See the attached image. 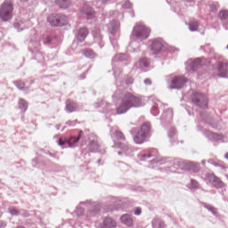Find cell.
Returning <instances> with one entry per match:
<instances>
[{
  "instance_id": "1",
  "label": "cell",
  "mask_w": 228,
  "mask_h": 228,
  "mask_svg": "<svg viewBox=\"0 0 228 228\" xmlns=\"http://www.w3.org/2000/svg\"><path fill=\"white\" fill-rule=\"evenodd\" d=\"M142 105L141 100L132 94H126L123 99L121 104L117 109L118 114L124 113L132 107H138Z\"/></svg>"
},
{
  "instance_id": "2",
  "label": "cell",
  "mask_w": 228,
  "mask_h": 228,
  "mask_svg": "<svg viewBox=\"0 0 228 228\" xmlns=\"http://www.w3.org/2000/svg\"><path fill=\"white\" fill-rule=\"evenodd\" d=\"M192 101L202 109H206L208 105V98L205 94L199 92H194L191 96Z\"/></svg>"
},
{
  "instance_id": "3",
  "label": "cell",
  "mask_w": 228,
  "mask_h": 228,
  "mask_svg": "<svg viewBox=\"0 0 228 228\" xmlns=\"http://www.w3.org/2000/svg\"><path fill=\"white\" fill-rule=\"evenodd\" d=\"M150 130L151 125L149 123H144L141 126L139 131L135 136V142L138 144L143 143L149 136Z\"/></svg>"
},
{
  "instance_id": "4",
  "label": "cell",
  "mask_w": 228,
  "mask_h": 228,
  "mask_svg": "<svg viewBox=\"0 0 228 228\" xmlns=\"http://www.w3.org/2000/svg\"><path fill=\"white\" fill-rule=\"evenodd\" d=\"M47 20L50 25L54 26H63L68 23V18L65 15L59 13L51 14L48 17Z\"/></svg>"
},
{
  "instance_id": "5",
  "label": "cell",
  "mask_w": 228,
  "mask_h": 228,
  "mask_svg": "<svg viewBox=\"0 0 228 228\" xmlns=\"http://www.w3.org/2000/svg\"><path fill=\"white\" fill-rule=\"evenodd\" d=\"M151 30L149 28L143 24L135 25L133 30L132 34L134 37L139 39H146L150 34Z\"/></svg>"
},
{
  "instance_id": "6",
  "label": "cell",
  "mask_w": 228,
  "mask_h": 228,
  "mask_svg": "<svg viewBox=\"0 0 228 228\" xmlns=\"http://www.w3.org/2000/svg\"><path fill=\"white\" fill-rule=\"evenodd\" d=\"M13 10V6L11 2H4L0 8V17L5 22L9 21L12 17Z\"/></svg>"
},
{
  "instance_id": "7",
  "label": "cell",
  "mask_w": 228,
  "mask_h": 228,
  "mask_svg": "<svg viewBox=\"0 0 228 228\" xmlns=\"http://www.w3.org/2000/svg\"><path fill=\"white\" fill-rule=\"evenodd\" d=\"M187 81L185 76H176L172 79L170 87L173 89H180L185 85Z\"/></svg>"
},
{
  "instance_id": "8",
  "label": "cell",
  "mask_w": 228,
  "mask_h": 228,
  "mask_svg": "<svg viewBox=\"0 0 228 228\" xmlns=\"http://www.w3.org/2000/svg\"><path fill=\"white\" fill-rule=\"evenodd\" d=\"M181 169L185 170L192 172H198L200 170V167L197 164L191 161H182L179 164Z\"/></svg>"
},
{
  "instance_id": "9",
  "label": "cell",
  "mask_w": 228,
  "mask_h": 228,
  "mask_svg": "<svg viewBox=\"0 0 228 228\" xmlns=\"http://www.w3.org/2000/svg\"><path fill=\"white\" fill-rule=\"evenodd\" d=\"M206 177L210 183L217 188H221L223 187L224 184L222 181L213 173H208Z\"/></svg>"
},
{
  "instance_id": "10",
  "label": "cell",
  "mask_w": 228,
  "mask_h": 228,
  "mask_svg": "<svg viewBox=\"0 0 228 228\" xmlns=\"http://www.w3.org/2000/svg\"><path fill=\"white\" fill-rule=\"evenodd\" d=\"M81 12L82 15L87 19H91L94 18L96 12L91 7L89 6H85L82 8Z\"/></svg>"
},
{
  "instance_id": "11",
  "label": "cell",
  "mask_w": 228,
  "mask_h": 228,
  "mask_svg": "<svg viewBox=\"0 0 228 228\" xmlns=\"http://www.w3.org/2000/svg\"><path fill=\"white\" fill-rule=\"evenodd\" d=\"M164 47V45L160 41L155 40L151 43V49L154 54H158L161 52Z\"/></svg>"
},
{
  "instance_id": "12",
  "label": "cell",
  "mask_w": 228,
  "mask_h": 228,
  "mask_svg": "<svg viewBox=\"0 0 228 228\" xmlns=\"http://www.w3.org/2000/svg\"><path fill=\"white\" fill-rule=\"evenodd\" d=\"M204 65V59L202 58H197L193 60L190 64L191 69L195 71Z\"/></svg>"
},
{
  "instance_id": "13",
  "label": "cell",
  "mask_w": 228,
  "mask_h": 228,
  "mask_svg": "<svg viewBox=\"0 0 228 228\" xmlns=\"http://www.w3.org/2000/svg\"><path fill=\"white\" fill-rule=\"evenodd\" d=\"M218 75L221 77L227 78L228 75V64L227 63L221 62L218 65Z\"/></svg>"
},
{
  "instance_id": "14",
  "label": "cell",
  "mask_w": 228,
  "mask_h": 228,
  "mask_svg": "<svg viewBox=\"0 0 228 228\" xmlns=\"http://www.w3.org/2000/svg\"><path fill=\"white\" fill-rule=\"evenodd\" d=\"M120 220L122 223L128 227H131L133 225V220L128 214H125L122 215L120 218Z\"/></svg>"
},
{
  "instance_id": "15",
  "label": "cell",
  "mask_w": 228,
  "mask_h": 228,
  "mask_svg": "<svg viewBox=\"0 0 228 228\" xmlns=\"http://www.w3.org/2000/svg\"><path fill=\"white\" fill-rule=\"evenodd\" d=\"M201 116H202L203 119L207 123L210 124V125L213 126V127L215 128L218 126L216 122H215L214 120H213V118L212 117L208 115V114L206 113H202L201 114Z\"/></svg>"
},
{
  "instance_id": "16",
  "label": "cell",
  "mask_w": 228,
  "mask_h": 228,
  "mask_svg": "<svg viewBox=\"0 0 228 228\" xmlns=\"http://www.w3.org/2000/svg\"><path fill=\"white\" fill-rule=\"evenodd\" d=\"M103 225L104 227L107 228H115L117 226V223L115 220L108 217L104 219Z\"/></svg>"
},
{
  "instance_id": "17",
  "label": "cell",
  "mask_w": 228,
  "mask_h": 228,
  "mask_svg": "<svg viewBox=\"0 0 228 228\" xmlns=\"http://www.w3.org/2000/svg\"><path fill=\"white\" fill-rule=\"evenodd\" d=\"M88 34V30L86 27H82L79 29L78 33V38L79 41H84Z\"/></svg>"
},
{
  "instance_id": "18",
  "label": "cell",
  "mask_w": 228,
  "mask_h": 228,
  "mask_svg": "<svg viewBox=\"0 0 228 228\" xmlns=\"http://www.w3.org/2000/svg\"><path fill=\"white\" fill-rule=\"evenodd\" d=\"M204 133L206 135L208 138L214 141H218L221 140L223 138L222 135H221L218 134L217 133L212 132L208 131H206L204 132Z\"/></svg>"
},
{
  "instance_id": "19",
  "label": "cell",
  "mask_w": 228,
  "mask_h": 228,
  "mask_svg": "<svg viewBox=\"0 0 228 228\" xmlns=\"http://www.w3.org/2000/svg\"><path fill=\"white\" fill-rule=\"evenodd\" d=\"M118 23L116 20H113L110 22L108 26L109 31L110 33L112 34H115L118 29Z\"/></svg>"
},
{
  "instance_id": "20",
  "label": "cell",
  "mask_w": 228,
  "mask_h": 228,
  "mask_svg": "<svg viewBox=\"0 0 228 228\" xmlns=\"http://www.w3.org/2000/svg\"><path fill=\"white\" fill-rule=\"evenodd\" d=\"M56 4L61 8L67 9L71 5V0H55Z\"/></svg>"
},
{
  "instance_id": "21",
  "label": "cell",
  "mask_w": 228,
  "mask_h": 228,
  "mask_svg": "<svg viewBox=\"0 0 228 228\" xmlns=\"http://www.w3.org/2000/svg\"><path fill=\"white\" fill-rule=\"evenodd\" d=\"M77 103H75V102L70 101L67 102V104L66 106V109L68 112H74L75 111L77 108Z\"/></svg>"
},
{
  "instance_id": "22",
  "label": "cell",
  "mask_w": 228,
  "mask_h": 228,
  "mask_svg": "<svg viewBox=\"0 0 228 228\" xmlns=\"http://www.w3.org/2000/svg\"><path fill=\"white\" fill-rule=\"evenodd\" d=\"M18 105H19V108L23 113L26 112L28 107V103L23 98H20L19 100Z\"/></svg>"
},
{
  "instance_id": "23",
  "label": "cell",
  "mask_w": 228,
  "mask_h": 228,
  "mask_svg": "<svg viewBox=\"0 0 228 228\" xmlns=\"http://www.w3.org/2000/svg\"><path fill=\"white\" fill-rule=\"evenodd\" d=\"M139 65L143 68H149L150 65L149 59L146 57L141 58L139 60Z\"/></svg>"
},
{
  "instance_id": "24",
  "label": "cell",
  "mask_w": 228,
  "mask_h": 228,
  "mask_svg": "<svg viewBox=\"0 0 228 228\" xmlns=\"http://www.w3.org/2000/svg\"><path fill=\"white\" fill-rule=\"evenodd\" d=\"M82 53L85 56L90 59H93L95 58V56H96V54H95L94 51L90 49H86L82 51Z\"/></svg>"
},
{
  "instance_id": "25",
  "label": "cell",
  "mask_w": 228,
  "mask_h": 228,
  "mask_svg": "<svg viewBox=\"0 0 228 228\" xmlns=\"http://www.w3.org/2000/svg\"><path fill=\"white\" fill-rule=\"evenodd\" d=\"M199 23L195 20L191 21L189 23V28L192 31H195L198 30Z\"/></svg>"
},
{
  "instance_id": "26",
  "label": "cell",
  "mask_w": 228,
  "mask_h": 228,
  "mask_svg": "<svg viewBox=\"0 0 228 228\" xmlns=\"http://www.w3.org/2000/svg\"><path fill=\"white\" fill-rule=\"evenodd\" d=\"M153 227L157 228H162L165 227L164 222L159 219H155L153 222Z\"/></svg>"
},
{
  "instance_id": "27",
  "label": "cell",
  "mask_w": 228,
  "mask_h": 228,
  "mask_svg": "<svg viewBox=\"0 0 228 228\" xmlns=\"http://www.w3.org/2000/svg\"><path fill=\"white\" fill-rule=\"evenodd\" d=\"M228 16V12L227 10H222L220 12L218 17L221 20L227 19Z\"/></svg>"
},
{
  "instance_id": "28",
  "label": "cell",
  "mask_w": 228,
  "mask_h": 228,
  "mask_svg": "<svg viewBox=\"0 0 228 228\" xmlns=\"http://www.w3.org/2000/svg\"><path fill=\"white\" fill-rule=\"evenodd\" d=\"M199 184L197 181L195 180L192 179L191 182L188 185V187L191 189H196L199 187Z\"/></svg>"
},
{
  "instance_id": "29",
  "label": "cell",
  "mask_w": 228,
  "mask_h": 228,
  "mask_svg": "<svg viewBox=\"0 0 228 228\" xmlns=\"http://www.w3.org/2000/svg\"><path fill=\"white\" fill-rule=\"evenodd\" d=\"M14 84L20 90H22L25 88V84L21 80L16 81L14 82Z\"/></svg>"
},
{
  "instance_id": "30",
  "label": "cell",
  "mask_w": 228,
  "mask_h": 228,
  "mask_svg": "<svg viewBox=\"0 0 228 228\" xmlns=\"http://www.w3.org/2000/svg\"><path fill=\"white\" fill-rule=\"evenodd\" d=\"M115 135H116V136L119 139H122V140H124L125 139V137H124V135L120 131H118L116 132Z\"/></svg>"
},
{
  "instance_id": "31",
  "label": "cell",
  "mask_w": 228,
  "mask_h": 228,
  "mask_svg": "<svg viewBox=\"0 0 228 228\" xmlns=\"http://www.w3.org/2000/svg\"><path fill=\"white\" fill-rule=\"evenodd\" d=\"M127 55L125 54H120L119 55H117L116 58V60H124L126 59Z\"/></svg>"
},
{
  "instance_id": "32",
  "label": "cell",
  "mask_w": 228,
  "mask_h": 228,
  "mask_svg": "<svg viewBox=\"0 0 228 228\" xmlns=\"http://www.w3.org/2000/svg\"><path fill=\"white\" fill-rule=\"evenodd\" d=\"M9 211L12 215H17L18 213V210L15 208H10Z\"/></svg>"
},
{
  "instance_id": "33",
  "label": "cell",
  "mask_w": 228,
  "mask_h": 228,
  "mask_svg": "<svg viewBox=\"0 0 228 228\" xmlns=\"http://www.w3.org/2000/svg\"><path fill=\"white\" fill-rule=\"evenodd\" d=\"M204 206H205V207L207 208L208 210L211 211V212H212L213 213H214V214H216V213H217L216 209H215L213 207L211 206H209V205H208V204H204Z\"/></svg>"
},
{
  "instance_id": "34",
  "label": "cell",
  "mask_w": 228,
  "mask_h": 228,
  "mask_svg": "<svg viewBox=\"0 0 228 228\" xmlns=\"http://www.w3.org/2000/svg\"><path fill=\"white\" fill-rule=\"evenodd\" d=\"M132 6V5L131 2L129 1H127L124 3V5H123V7L125 8H127V9H128V8H131Z\"/></svg>"
},
{
  "instance_id": "35",
  "label": "cell",
  "mask_w": 228,
  "mask_h": 228,
  "mask_svg": "<svg viewBox=\"0 0 228 228\" xmlns=\"http://www.w3.org/2000/svg\"><path fill=\"white\" fill-rule=\"evenodd\" d=\"M176 133V129L174 128H172L170 131L169 133V135L170 137H172L174 136Z\"/></svg>"
},
{
  "instance_id": "36",
  "label": "cell",
  "mask_w": 228,
  "mask_h": 228,
  "mask_svg": "<svg viewBox=\"0 0 228 228\" xmlns=\"http://www.w3.org/2000/svg\"><path fill=\"white\" fill-rule=\"evenodd\" d=\"M141 212H142V211H141V208L139 207L137 208H136L135 211V214L136 215H139V214H141Z\"/></svg>"
},
{
  "instance_id": "37",
  "label": "cell",
  "mask_w": 228,
  "mask_h": 228,
  "mask_svg": "<svg viewBox=\"0 0 228 228\" xmlns=\"http://www.w3.org/2000/svg\"><path fill=\"white\" fill-rule=\"evenodd\" d=\"M133 82V79H132V78H129V79H128V80H127V83H128V84H129V83H131L132 82Z\"/></svg>"
},
{
  "instance_id": "38",
  "label": "cell",
  "mask_w": 228,
  "mask_h": 228,
  "mask_svg": "<svg viewBox=\"0 0 228 228\" xmlns=\"http://www.w3.org/2000/svg\"><path fill=\"white\" fill-rule=\"evenodd\" d=\"M145 83L147 84H151V81L150 80L147 79L145 80Z\"/></svg>"
},
{
  "instance_id": "39",
  "label": "cell",
  "mask_w": 228,
  "mask_h": 228,
  "mask_svg": "<svg viewBox=\"0 0 228 228\" xmlns=\"http://www.w3.org/2000/svg\"><path fill=\"white\" fill-rule=\"evenodd\" d=\"M109 1H110V0H102V3H106Z\"/></svg>"
},
{
  "instance_id": "40",
  "label": "cell",
  "mask_w": 228,
  "mask_h": 228,
  "mask_svg": "<svg viewBox=\"0 0 228 228\" xmlns=\"http://www.w3.org/2000/svg\"><path fill=\"white\" fill-rule=\"evenodd\" d=\"M186 1H188V2H192L193 0H185Z\"/></svg>"
},
{
  "instance_id": "41",
  "label": "cell",
  "mask_w": 228,
  "mask_h": 228,
  "mask_svg": "<svg viewBox=\"0 0 228 228\" xmlns=\"http://www.w3.org/2000/svg\"><path fill=\"white\" fill-rule=\"evenodd\" d=\"M227 155H228V154L226 153V158H227V157H228V156H227Z\"/></svg>"
}]
</instances>
